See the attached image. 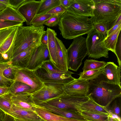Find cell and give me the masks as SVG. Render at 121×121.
<instances>
[{
    "label": "cell",
    "instance_id": "53",
    "mask_svg": "<svg viewBox=\"0 0 121 121\" xmlns=\"http://www.w3.org/2000/svg\"><path fill=\"white\" fill-rule=\"evenodd\" d=\"M0 121H3V120L2 119L0 120Z\"/></svg>",
    "mask_w": 121,
    "mask_h": 121
},
{
    "label": "cell",
    "instance_id": "51",
    "mask_svg": "<svg viewBox=\"0 0 121 121\" xmlns=\"http://www.w3.org/2000/svg\"><path fill=\"white\" fill-rule=\"evenodd\" d=\"M7 7V6L0 2V12L3 10Z\"/></svg>",
    "mask_w": 121,
    "mask_h": 121
},
{
    "label": "cell",
    "instance_id": "32",
    "mask_svg": "<svg viewBox=\"0 0 121 121\" xmlns=\"http://www.w3.org/2000/svg\"><path fill=\"white\" fill-rule=\"evenodd\" d=\"M104 66L97 69L81 72L79 74L78 78L89 81L95 79L102 74Z\"/></svg>",
    "mask_w": 121,
    "mask_h": 121
},
{
    "label": "cell",
    "instance_id": "16",
    "mask_svg": "<svg viewBox=\"0 0 121 121\" xmlns=\"http://www.w3.org/2000/svg\"><path fill=\"white\" fill-rule=\"evenodd\" d=\"M89 84V81L75 78L63 87L65 93L69 95L87 96Z\"/></svg>",
    "mask_w": 121,
    "mask_h": 121
},
{
    "label": "cell",
    "instance_id": "22",
    "mask_svg": "<svg viewBox=\"0 0 121 121\" xmlns=\"http://www.w3.org/2000/svg\"><path fill=\"white\" fill-rule=\"evenodd\" d=\"M37 47L34 46L25 50L12 58L10 63L14 66L21 68H26L32 53Z\"/></svg>",
    "mask_w": 121,
    "mask_h": 121
},
{
    "label": "cell",
    "instance_id": "27",
    "mask_svg": "<svg viewBox=\"0 0 121 121\" xmlns=\"http://www.w3.org/2000/svg\"><path fill=\"white\" fill-rule=\"evenodd\" d=\"M9 92L12 95L26 92L31 94L34 93L31 87L29 85L22 82L15 81L9 87Z\"/></svg>",
    "mask_w": 121,
    "mask_h": 121
},
{
    "label": "cell",
    "instance_id": "26",
    "mask_svg": "<svg viewBox=\"0 0 121 121\" xmlns=\"http://www.w3.org/2000/svg\"><path fill=\"white\" fill-rule=\"evenodd\" d=\"M82 102L78 107L79 111H87L109 114L106 107L101 106L91 98Z\"/></svg>",
    "mask_w": 121,
    "mask_h": 121
},
{
    "label": "cell",
    "instance_id": "23",
    "mask_svg": "<svg viewBox=\"0 0 121 121\" xmlns=\"http://www.w3.org/2000/svg\"><path fill=\"white\" fill-rule=\"evenodd\" d=\"M46 31L48 35V41L47 46L51 61L56 67L57 65V49L56 40L57 33L53 30L47 28Z\"/></svg>",
    "mask_w": 121,
    "mask_h": 121
},
{
    "label": "cell",
    "instance_id": "52",
    "mask_svg": "<svg viewBox=\"0 0 121 121\" xmlns=\"http://www.w3.org/2000/svg\"><path fill=\"white\" fill-rule=\"evenodd\" d=\"M5 114V113L0 109V120H3Z\"/></svg>",
    "mask_w": 121,
    "mask_h": 121
},
{
    "label": "cell",
    "instance_id": "45",
    "mask_svg": "<svg viewBox=\"0 0 121 121\" xmlns=\"http://www.w3.org/2000/svg\"><path fill=\"white\" fill-rule=\"evenodd\" d=\"M109 121H121V118L117 115L109 112Z\"/></svg>",
    "mask_w": 121,
    "mask_h": 121
},
{
    "label": "cell",
    "instance_id": "49",
    "mask_svg": "<svg viewBox=\"0 0 121 121\" xmlns=\"http://www.w3.org/2000/svg\"><path fill=\"white\" fill-rule=\"evenodd\" d=\"M9 86H0V96L9 92Z\"/></svg>",
    "mask_w": 121,
    "mask_h": 121
},
{
    "label": "cell",
    "instance_id": "35",
    "mask_svg": "<svg viewBox=\"0 0 121 121\" xmlns=\"http://www.w3.org/2000/svg\"><path fill=\"white\" fill-rule=\"evenodd\" d=\"M109 22L104 21L93 24L94 29L103 35L105 38L107 36V32L109 29Z\"/></svg>",
    "mask_w": 121,
    "mask_h": 121
},
{
    "label": "cell",
    "instance_id": "34",
    "mask_svg": "<svg viewBox=\"0 0 121 121\" xmlns=\"http://www.w3.org/2000/svg\"><path fill=\"white\" fill-rule=\"evenodd\" d=\"M121 96L113 100L106 108L108 111L121 118Z\"/></svg>",
    "mask_w": 121,
    "mask_h": 121
},
{
    "label": "cell",
    "instance_id": "6",
    "mask_svg": "<svg viewBox=\"0 0 121 121\" xmlns=\"http://www.w3.org/2000/svg\"><path fill=\"white\" fill-rule=\"evenodd\" d=\"M105 38L103 35L95 29L87 34L86 43L88 57L95 59L108 58L109 51L103 42Z\"/></svg>",
    "mask_w": 121,
    "mask_h": 121
},
{
    "label": "cell",
    "instance_id": "14",
    "mask_svg": "<svg viewBox=\"0 0 121 121\" xmlns=\"http://www.w3.org/2000/svg\"><path fill=\"white\" fill-rule=\"evenodd\" d=\"M51 60L47 46L41 44L33 52L26 68L35 71L40 68L45 62Z\"/></svg>",
    "mask_w": 121,
    "mask_h": 121
},
{
    "label": "cell",
    "instance_id": "7",
    "mask_svg": "<svg viewBox=\"0 0 121 121\" xmlns=\"http://www.w3.org/2000/svg\"><path fill=\"white\" fill-rule=\"evenodd\" d=\"M19 26L0 30V62H7L11 60L13 44Z\"/></svg>",
    "mask_w": 121,
    "mask_h": 121
},
{
    "label": "cell",
    "instance_id": "44",
    "mask_svg": "<svg viewBox=\"0 0 121 121\" xmlns=\"http://www.w3.org/2000/svg\"><path fill=\"white\" fill-rule=\"evenodd\" d=\"M73 0H60V5L67 9L70 5Z\"/></svg>",
    "mask_w": 121,
    "mask_h": 121
},
{
    "label": "cell",
    "instance_id": "8",
    "mask_svg": "<svg viewBox=\"0 0 121 121\" xmlns=\"http://www.w3.org/2000/svg\"><path fill=\"white\" fill-rule=\"evenodd\" d=\"M35 71L43 83L54 84L63 86L75 79L72 76L74 73L69 71L65 73H55L40 67Z\"/></svg>",
    "mask_w": 121,
    "mask_h": 121
},
{
    "label": "cell",
    "instance_id": "25",
    "mask_svg": "<svg viewBox=\"0 0 121 121\" xmlns=\"http://www.w3.org/2000/svg\"><path fill=\"white\" fill-rule=\"evenodd\" d=\"M21 68L13 65L10 62H0V74L11 82H14L16 74Z\"/></svg>",
    "mask_w": 121,
    "mask_h": 121
},
{
    "label": "cell",
    "instance_id": "15",
    "mask_svg": "<svg viewBox=\"0 0 121 121\" xmlns=\"http://www.w3.org/2000/svg\"><path fill=\"white\" fill-rule=\"evenodd\" d=\"M94 8L93 0H73L66 10L77 15L91 17L93 16Z\"/></svg>",
    "mask_w": 121,
    "mask_h": 121
},
{
    "label": "cell",
    "instance_id": "19",
    "mask_svg": "<svg viewBox=\"0 0 121 121\" xmlns=\"http://www.w3.org/2000/svg\"><path fill=\"white\" fill-rule=\"evenodd\" d=\"M42 106L50 112L58 115L68 118L85 120L79 111L73 109H64L42 102L36 104Z\"/></svg>",
    "mask_w": 121,
    "mask_h": 121
},
{
    "label": "cell",
    "instance_id": "4",
    "mask_svg": "<svg viewBox=\"0 0 121 121\" xmlns=\"http://www.w3.org/2000/svg\"><path fill=\"white\" fill-rule=\"evenodd\" d=\"M93 16L90 18L93 24L106 21L109 23L121 14V0H93Z\"/></svg>",
    "mask_w": 121,
    "mask_h": 121
},
{
    "label": "cell",
    "instance_id": "43",
    "mask_svg": "<svg viewBox=\"0 0 121 121\" xmlns=\"http://www.w3.org/2000/svg\"><path fill=\"white\" fill-rule=\"evenodd\" d=\"M12 82L0 74V86H9Z\"/></svg>",
    "mask_w": 121,
    "mask_h": 121
},
{
    "label": "cell",
    "instance_id": "5",
    "mask_svg": "<svg viewBox=\"0 0 121 121\" xmlns=\"http://www.w3.org/2000/svg\"><path fill=\"white\" fill-rule=\"evenodd\" d=\"M67 51L68 68L77 71L87 55L86 38L81 36L73 39Z\"/></svg>",
    "mask_w": 121,
    "mask_h": 121
},
{
    "label": "cell",
    "instance_id": "48",
    "mask_svg": "<svg viewBox=\"0 0 121 121\" xmlns=\"http://www.w3.org/2000/svg\"><path fill=\"white\" fill-rule=\"evenodd\" d=\"M48 35L47 32L46 31V33L44 34L41 38V43L47 46L48 44Z\"/></svg>",
    "mask_w": 121,
    "mask_h": 121
},
{
    "label": "cell",
    "instance_id": "10",
    "mask_svg": "<svg viewBox=\"0 0 121 121\" xmlns=\"http://www.w3.org/2000/svg\"><path fill=\"white\" fill-rule=\"evenodd\" d=\"M63 87L57 84L43 83L40 89L31 94L32 98L35 103L37 104L57 97L65 93Z\"/></svg>",
    "mask_w": 121,
    "mask_h": 121
},
{
    "label": "cell",
    "instance_id": "20",
    "mask_svg": "<svg viewBox=\"0 0 121 121\" xmlns=\"http://www.w3.org/2000/svg\"><path fill=\"white\" fill-rule=\"evenodd\" d=\"M31 94L23 92L13 95L12 99L13 104L24 109L35 111L32 105V103L34 102Z\"/></svg>",
    "mask_w": 121,
    "mask_h": 121
},
{
    "label": "cell",
    "instance_id": "13",
    "mask_svg": "<svg viewBox=\"0 0 121 121\" xmlns=\"http://www.w3.org/2000/svg\"><path fill=\"white\" fill-rule=\"evenodd\" d=\"M43 0H26L17 9L25 19L26 25H31Z\"/></svg>",
    "mask_w": 121,
    "mask_h": 121
},
{
    "label": "cell",
    "instance_id": "36",
    "mask_svg": "<svg viewBox=\"0 0 121 121\" xmlns=\"http://www.w3.org/2000/svg\"><path fill=\"white\" fill-rule=\"evenodd\" d=\"M55 15L46 13L35 17L32 21L31 25L36 27L43 26L45 22Z\"/></svg>",
    "mask_w": 121,
    "mask_h": 121
},
{
    "label": "cell",
    "instance_id": "28",
    "mask_svg": "<svg viewBox=\"0 0 121 121\" xmlns=\"http://www.w3.org/2000/svg\"><path fill=\"white\" fill-rule=\"evenodd\" d=\"M121 26L108 36L103 41L105 47L109 51L115 53V48L118 37L121 31Z\"/></svg>",
    "mask_w": 121,
    "mask_h": 121
},
{
    "label": "cell",
    "instance_id": "50",
    "mask_svg": "<svg viewBox=\"0 0 121 121\" xmlns=\"http://www.w3.org/2000/svg\"><path fill=\"white\" fill-rule=\"evenodd\" d=\"M0 2L6 5L7 6H10L9 0H0Z\"/></svg>",
    "mask_w": 121,
    "mask_h": 121
},
{
    "label": "cell",
    "instance_id": "46",
    "mask_svg": "<svg viewBox=\"0 0 121 121\" xmlns=\"http://www.w3.org/2000/svg\"><path fill=\"white\" fill-rule=\"evenodd\" d=\"M121 26V21L119 22L109 30L107 32V36H108Z\"/></svg>",
    "mask_w": 121,
    "mask_h": 121
},
{
    "label": "cell",
    "instance_id": "21",
    "mask_svg": "<svg viewBox=\"0 0 121 121\" xmlns=\"http://www.w3.org/2000/svg\"><path fill=\"white\" fill-rule=\"evenodd\" d=\"M57 47V65L56 67L61 70L67 71L68 67L67 49L62 42L56 37Z\"/></svg>",
    "mask_w": 121,
    "mask_h": 121
},
{
    "label": "cell",
    "instance_id": "38",
    "mask_svg": "<svg viewBox=\"0 0 121 121\" xmlns=\"http://www.w3.org/2000/svg\"><path fill=\"white\" fill-rule=\"evenodd\" d=\"M23 23L14 21L0 20V30L13 26H22Z\"/></svg>",
    "mask_w": 121,
    "mask_h": 121
},
{
    "label": "cell",
    "instance_id": "40",
    "mask_svg": "<svg viewBox=\"0 0 121 121\" xmlns=\"http://www.w3.org/2000/svg\"><path fill=\"white\" fill-rule=\"evenodd\" d=\"M63 13L55 14L45 22L43 25H45L48 27H51L56 26L58 24L60 16Z\"/></svg>",
    "mask_w": 121,
    "mask_h": 121
},
{
    "label": "cell",
    "instance_id": "17",
    "mask_svg": "<svg viewBox=\"0 0 121 121\" xmlns=\"http://www.w3.org/2000/svg\"><path fill=\"white\" fill-rule=\"evenodd\" d=\"M121 67L118 66L113 62H107L104 66L102 74L106 82L121 86Z\"/></svg>",
    "mask_w": 121,
    "mask_h": 121
},
{
    "label": "cell",
    "instance_id": "33",
    "mask_svg": "<svg viewBox=\"0 0 121 121\" xmlns=\"http://www.w3.org/2000/svg\"><path fill=\"white\" fill-rule=\"evenodd\" d=\"M106 62L93 59H86L84 62L82 68L83 71L96 69L102 68L106 65Z\"/></svg>",
    "mask_w": 121,
    "mask_h": 121
},
{
    "label": "cell",
    "instance_id": "2",
    "mask_svg": "<svg viewBox=\"0 0 121 121\" xmlns=\"http://www.w3.org/2000/svg\"><path fill=\"white\" fill-rule=\"evenodd\" d=\"M87 96L99 105L106 107L116 98L121 96V86L106 82L101 74L89 81Z\"/></svg>",
    "mask_w": 121,
    "mask_h": 121
},
{
    "label": "cell",
    "instance_id": "24",
    "mask_svg": "<svg viewBox=\"0 0 121 121\" xmlns=\"http://www.w3.org/2000/svg\"><path fill=\"white\" fill-rule=\"evenodd\" d=\"M0 20H9L23 23L25 21L17 9L11 6H7L0 12Z\"/></svg>",
    "mask_w": 121,
    "mask_h": 121
},
{
    "label": "cell",
    "instance_id": "42",
    "mask_svg": "<svg viewBox=\"0 0 121 121\" xmlns=\"http://www.w3.org/2000/svg\"><path fill=\"white\" fill-rule=\"evenodd\" d=\"M26 0H9L11 7L17 9Z\"/></svg>",
    "mask_w": 121,
    "mask_h": 121
},
{
    "label": "cell",
    "instance_id": "30",
    "mask_svg": "<svg viewBox=\"0 0 121 121\" xmlns=\"http://www.w3.org/2000/svg\"><path fill=\"white\" fill-rule=\"evenodd\" d=\"M60 4V0H43L35 17L45 14L53 8Z\"/></svg>",
    "mask_w": 121,
    "mask_h": 121
},
{
    "label": "cell",
    "instance_id": "12",
    "mask_svg": "<svg viewBox=\"0 0 121 121\" xmlns=\"http://www.w3.org/2000/svg\"><path fill=\"white\" fill-rule=\"evenodd\" d=\"M15 81L23 82L30 86L34 92L40 89L43 83L35 71L27 68H20L17 73Z\"/></svg>",
    "mask_w": 121,
    "mask_h": 121
},
{
    "label": "cell",
    "instance_id": "11",
    "mask_svg": "<svg viewBox=\"0 0 121 121\" xmlns=\"http://www.w3.org/2000/svg\"><path fill=\"white\" fill-rule=\"evenodd\" d=\"M3 121H44L35 111L24 109L13 104L11 109L5 114Z\"/></svg>",
    "mask_w": 121,
    "mask_h": 121
},
{
    "label": "cell",
    "instance_id": "3",
    "mask_svg": "<svg viewBox=\"0 0 121 121\" xmlns=\"http://www.w3.org/2000/svg\"><path fill=\"white\" fill-rule=\"evenodd\" d=\"M44 27L43 25L36 27L32 25L19 26L13 44L12 59L29 48L40 46L42 37L46 32Z\"/></svg>",
    "mask_w": 121,
    "mask_h": 121
},
{
    "label": "cell",
    "instance_id": "39",
    "mask_svg": "<svg viewBox=\"0 0 121 121\" xmlns=\"http://www.w3.org/2000/svg\"><path fill=\"white\" fill-rule=\"evenodd\" d=\"M117 58L119 66H121V33L119 34L115 48V53Z\"/></svg>",
    "mask_w": 121,
    "mask_h": 121
},
{
    "label": "cell",
    "instance_id": "47",
    "mask_svg": "<svg viewBox=\"0 0 121 121\" xmlns=\"http://www.w3.org/2000/svg\"><path fill=\"white\" fill-rule=\"evenodd\" d=\"M121 21V14H120L113 21L109 23V29Z\"/></svg>",
    "mask_w": 121,
    "mask_h": 121
},
{
    "label": "cell",
    "instance_id": "41",
    "mask_svg": "<svg viewBox=\"0 0 121 121\" xmlns=\"http://www.w3.org/2000/svg\"><path fill=\"white\" fill-rule=\"evenodd\" d=\"M66 10V9L60 4L53 8L48 11L46 14H55L64 13Z\"/></svg>",
    "mask_w": 121,
    "mask_h": 121
},
{
    "label": "cell",
    "instance_id": "37",
    "mask_svg": "<svg viewBox=\"0 0 121 121\" xmlns=\"http://www.w3.org/2000/svg\"><path fill=\"white\" fill-rule=\"evenodd\" d=\"M51 72L57 73H65L67 71L61 70L57 68L53 64L51 61H46L44 63L41 67Z\"/></svg>",
    "mask_w": 121,
    "mask_h": 121
},
{
    "label": "cell",
    "instance_id": "1",
    "mask_svg": "<svg viewBox=\"0 0 121 121\" xmlns=\"http://www.w3.org/2000/svg\"><path fill=\"white\" fill-rule=\"evenodd\" d=\"M58 25L60 34L67 39L88 34L94 29L88 17L75 15L67 10L60 16Z\"/></svg>",
    "mask_w": 121,
    "mask_h": 121
},
{
    "label": "cell",
    "instance_id": "9",
    "mask_svg": "<svg viewBox=\"0 0 121 121\" xmlns=\"http://www.w3.org/2000/svg\"><path fill=\"white\" fill-rule=\"evenodd\" d=\"M88 99L86 96H71L64 93L59 96L43 102L61 109L78 111V107L81 104Z\"/></svg>",
    "mask_w": 121,
    "mask_h": 121
},
{
    "label": "cell",
    "instance_id": "18",
    "mask_svg": "<svg viewBox=\"0 0 121 121\" xmlns=\"http://www.w3.org/2000/svg\"><path fill=\"white\" fill-rule=\"evenodd\" d=\"M32 105L36 113L44 121H90L67 118L52 113L35 103H33Z\"/></svg>",
    "mask_w": 121,
    "mask_h": 121
},
{
    "label": "cell",
    "instance_id": "31",
    "mask_svg": "<svg viewBox=\"0 0 121 121\" xmlns=\"http://www.w3.org/2000/svg\"><path fill=\"white\" fill-rule=\"evenodd\" d=\"M12 95L9 92L0 96V109L5 114L9 113L13 104L12 99Z\"/></svg>",
    "mask_w": 121,
    "mask_h": 121
},
{
    "label": "cell",
    "instance_id": "29",
    "mask_svg": "<svg viewBox=\"0 0 121 121\" xmlns=\"http://www.w3.org/2000/svg\"><path fill=\"white\" fill-rule=\"evenodd\" d=\"M85 119L90 121H109V114L87 111H79Z\"/></svg>",
    "mask_w": 121,
    "mask_h": 121
}]
</instances>
